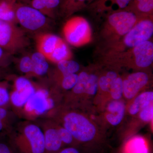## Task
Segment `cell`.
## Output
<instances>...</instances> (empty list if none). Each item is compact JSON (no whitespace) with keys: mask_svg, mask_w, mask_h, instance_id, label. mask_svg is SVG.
I'll return each instance as SVG.
<instances>
[{"mask_svg":"<svg viewBox=\"0 0 153 153\" xmlns=\"http://www.w3.org/2000/svg\"><path fill=\"white\" fill-rule=\"evenodd\" d=\"M43 117L51 119L68 130L79 146L91 147L102 142L93 123L76 109L63 105L55 106Z\"/></svg>","mask_w":153,"mask_h":153,"instance_id":"cell-1","label":"cell"},{"mask_svg":"<svg viewBox=\"0 0 153 153\" xmlns=\"http://www.w3.org/2000/svg\"><path fill=\"white\" fill-rule=\"evenodd\" d=\"M7 137L18 153H46L43 131L33 121L18 122Z\"/></svg>","mask_w":153,"mask_h":153,"instance_id":"cell-2","label":"cell"},{"mask_svg":"<svg viewBox=\"0 0 153 153\" xmlns=\"http://www.w3.org/2000/svg\"><path fill=\"white\" fill-rule=\"evenodd\" d=\"M153 35L152 16H140L131 30L117 42L109 46L107 55L121 53L149 41Z\"/></svg>","mask_w":153,"mask_h":153,"instance_id":"cell-3","label":"cell"},{"mask_svg":"<svg viewBox=\"0 0 153 153\" xmlns=\"http://www.w3.org/2000/svg\"><path fill=\"white\" fill-rule=\"evenodd\" d=\"M140 17L127 9L107 14L102 36L108 45L117 42L128 33L136 24Z\"/></svg>","mask_w":153,"mask_h":153,"instance_id":"cell-4","label":"cell"},{"mask_svg":"<svg viewBox=\"0 0 153 153\" xmlns=\"http://www.w3.org/2000/svg\"><path fill=\"white\" fill-rule=\"evenodd\" d=\"M109 61L118 62L124 65H131L138 68H148L153 62L152 41H146L125 52L107 55Z\"/></svg>","mask_w":153,"mask_h":153,"instance_id":"cell-5","label":"cell"},{"mask_svg":"<svg viewBox=\"0 0 153 153\" xmlns=\"http://www.w3.org/2000/svg\"><path fill=\"white\" fill-rule=\"evenodd\" d=\"M14 8L16 22L25 31L38 34L49 27L48 17L33 7L17 4Z\"/></svg>","mask_w":153,"mask_h":153,"instance_id":"cell-6","label":"cell"},{"mask_svg":"<svg viewBox=\"0 0 153 153\" xmlns=\"http://www.w3.org/2000/svg\"><path fill=\"white\" fill-rule=\"evenodd\" d=\"M25 31L13 22L0 20V47L13 55L30 45Z\"/></svg>","mask_w":153,"mask_h":153,"instance_id":"cell-7","label":"cell"},{"mask_svg":"<svg viewBox=\"0 0 153 153\" xmlns=\"http://www.w3.org/2000/svg\"><path fill=\"white\" fill-rule=\"evenodd\" d=\"M49 91L44 88L36 89L32 96L22 108L25 116L33 121L36 117L44 116L47 111L55 107L53 99L50 97Z\"/></svg>","mask_w":153,"mask_h":153,"instance_id":"cell-8","label":"cell"},{"mask_svg":"<svg viewBox=\"0 0 153 153\" xmlns=\"http://www.w3.org/2000/svg\"><path fill=\"white\" fill-rule=\"evenodd\" d=\"M66 41L74 46H79L86 42L90 36V29L87 21L81 17L71 18L63 28Z\"/></svg>","mask_w":153,"mask_h":153,"instance_id":"cell-9","label":"cell"},{"mask_svg":"<svg viewBox=\"0 0 153 153\" xmlns=\"http://www.w3.org/2000/svg\"><path fill=\"white\" fill-rule=\"evenodd\" d=\"M36 89L35 85L27 77L18 76L15 78L13 90L10 92L11 108L16 109L14 112L16 113L18 109H22L28 100L35 93Z\"/></svg>","mask_w":153,"mask_h":153,"instance_id":"cell-10","label":"cell"},{"mask_svg":"<svg viewBox=\"0 0 153 153\" xmlns=\"http://www.w3.org/2000/svg\"><path fill=\"white\" fill-rule=\"evenodd\" d=\"M36 123L43 131L46 153H57L65 147L60 140L54 120L43 117Z\"/></svg>","mask_w":153,"mask_h":153,"instance_id":"cell-11","label":"cell"},{"mask_svg":"<svg viewBox=\"0 0 153 153\" xmlns=\"http://www.w3.org/2000/svg\"><path fill=\"white\" fill-rule=\"evenodd\" d=\"M149 81V76L144 71H136L129 74L123 79V95L127 99H133Z\"/></svg>","mask_w":153,"mask_h":153,"instance_id":"cell-12","label":"cell"},{"mask_svg":"<svg viewBox=\"0 0 153 153\" xmlns=\"http://www.w3.org/2000/svg\"><path fill=\"white\" fill-rule=\"evenodd\" d=\"M36 40L38 52L43 54L47 60L62 40L54 34L44 32L37 34Z\"/></svg>","mask_w":153,"mask_h":153,"instance_id":"cell-13","label":"cell"},{"mask_svg":"<svg viewBox=\"0 0 153 153\" xmlns=\"http://www.w3.org/2000/svg\"><path fill=\"white\" fill-rule=\"evenodd\" d=\"M132 0H95L92 4L94 10L100 13L107 14L127 8Z\"/></svg>","mask_w":153,"mask_h":153,"instance_id":"cell-14","label":"cell"},{"mask_svg":"<svg viewBox=\"0 0 153 153\" xmlns=\"http://www.w3.org/2000/svg\"><path fill=\"white\" fill-rule=\"evenodd\" d=\"M125 110V105L123 101L121 100H113L107 107L106 120L111 125H118L124 117Z\"/></svg>","mask_w":153,"mask_h":153,"instance_id":"cell-15","label":"cell"},{"mask_svg":"<svg viewBox=\"0 0 153 153\" xmlns=\"http://www.w3.org/2000/svg\"><path fill=\"white\" fill-rule=\"evenodd\" d=\"M18 117L11 108L0 107V137L7 136L18 122Z\"/></svg>","mask_w":153,"mask_h":153,"instance_id":"cell-16","label":"cell"},{"mask_svg":"<svg viewBox=\"0 0 153 153\" xmlns=\"http://www.w3.org/2000/svg\"><path fill=\"white\" fill-rule=\"evenodd\" d=\"M153 101V91L143 92L135 97L132 103L129 107V113L132 115H135L143 108L152 103Z\"/></svg>","mask_w":153,"mask_h":153,"instance_id":"cell-17","label":"cell"},{"mask_svg":"<svg viewBox=\"0 0 153 153\" xmlns=\"http://www.w3.org/2000/svg\"><path fill=\"white\" fill-rule=\"evenodd\" d=\"M33 64L32 76L39 77L49 72V65L47 58L43 54L38 52L31 55Z\"/></svg>","mask_w":153,"mask_h":153,"instance_id":"cell-18","label":"cell"},{"mask_svg":"<svg viewBox=\"0 0 153 153\" xmlns=\"http://www.w3.org/2000/svg\"><path fill=\"white\" fill-rule=\"evenodd\" d=\"M123 153H149V150L144 139L141 137L136 136L126 143Z\"/></svg>","mask_w":153,"mask_h":153,"instance_id":"cell-19","label":"cell"},{"mask_svg":"<svg viewBox=\"0 0 153 153\" xmlns=\"http://www.w3.org/2000/svg\"><path fill=\"white\" fill-rule=\"evenodd\" d=\"M127 9L139 16H152L153 0H132Z\"/></svg>","mask_w":153,"mask_h":153,"instance_id":"cell-20","label":"cell"},{"mask_svg":"<svg viewBox=\"0 0 153 153\" xmlns=\"http://www.w3.org/2000/svg\"><path fill=\"white\" fill-rule=\"evenodd\" d=\"M57 68L50 71L49 74L56 75H66L77 74L80 69V65L74 60H66L57 63Z\"/></svg>","mask_w":153,"mask_h":153,"instance_id":"cell-21","label":"cell"},{"mask_svg":"<svg viewBox=\"0 0 153 153\" xmlns=\"http://www.w3.org/2000/svg\"><path fill=\"white\" fill-rule=\"evenodd\" d=\"M93 0H65L61 5L62 13L69 16L86 7Z\"/></svg>","mask_w":153,"mask_h":153,"instance_id":"cell-22","label":"cell"},{"mask_svg":"<svg viewBox=\"0 0 153 153\" xmlns=\"http://www.w3.org/2000/svg\"><path fill=\"white\" fill-rule=\"evenodd\" d=\"M71 54L68 45L62 40L47 60L52 63H57L63 60L71 59Z\"/></svg>","mask_w":153,"mask_h":153,"instance_id":"cell-23","label":"cell"},{"mask_svg":"<svg viewBox=\"0 0 153 153\" xmlns=\"http://www.w3.org/2000/svg\"><path fill=\"white\" fill-rule=\"evenodd\" d=\"M0 20L16 24L13 2L0 0Z\"/></svg>","mask_w":153,"mask_h":153,"instance_id":"cell-24","label":"cell"},{"mask_svg":"<svg viewBox=\"0 0 153 153\" xmlns=\"http://www.w3.org/2000/svg\"><path fill=\"white\" fill-rule=\"evenodd\" d=\"M118 76L117 72L116 71H110L99 76V90L105 93H109L111 85Z\"/></svg>","mask_w":153,"mask_h":153,"instance_id":"cell-25","label":"cell"},{"mask_svg":"<svg viewBox=\"0 0 153 153\" xmlns=\"http://www.w3.org/2000/svg\"><path fill=\"white\" fill-rule=\"evenodd\" d=\"M57 131L61 141L65 147H78L79 146L74 139V137L68 130L55 122Z\"/></svg>","mask_w":153,"mask_h":153,"instance_id":"cell-26","label":"cell"},{"mask_svg":"<svg viewBox=\"0 0 153 153\" xmlns=\"http://www.w3.org/2000/svg\"><path fill=\"white\" fill-rule=\"evenodd\" d=\"M9 84L7 80H0V107L11 108Z\"/></svg>","mask_w":153,"mask_h":153,"instance_id":"cell-27","label":"cell"},{"mask_svg":"<svg viewBox=\"0 0 153 153\" xmlns=\"http://www.w3.org/2000/svg\"><path fill=\"white\" fill-rule=\"evenodd\" d=\"M99 78L97 74L89 73L84 95L92 97L96 94L98 90Z\"/></svg>","mask_w":153,"mask_h":153,"instance_id":"cell-28","label":"cell"},{"mask_svg":"<svg viewBox=\"0 0 153 153\" xmlns=\"http://www.w3.org/2000/svg\"><path fill=\"white\" fill-rule=\"evenodd\" d=\"M113 100H120L123 95V79L118 76L113 83L109 92Z\"/></svg>","mask_w":153,"mask_h":153,"instance_id":"cell-29","label":"cell"},{"mask_svg":"<svg viewBox=\"0 0 153 153\" xmlns=\"http://www.w3.org/2000/svg\"><path fill=\"white\" fill-rule=\"evenodd\" d=\"M19 70L28 77L32 76L33 64L31 55H27L22 57L19 60L18 64Z\"/></svg>","mask_w":153,"mask_h":153,"instance_id":"cell-30","label":"cell"},{"mask_svg":"<svg viewBox=\"0 0 153 153\" xmlns=\"http://www.w3.org/2000/svg\"><path fill=\"white\" fill-rule=\"evenodd\" d=\"M31 4V7L40 11L46 16L49 18H54V14L52 13L47 9L43 0H32Z\"/></svg>","mask_w":153,"mask_h":153,"instance_id":"cell-31","label":"cell"},{"mask_svg":"<svg viewBox=\"0 0 153 153\" xmlns=\"http://www.w3.org/2000/svg\"><path fill=\"white\" fill-rule=\"evenodd\" d=\"M0 153H18L9 141L7 136L0 137Z\"/></svg>","mask_w":153,"mask_h":153,"instance_id":"cell-32","label":"cell"},{"mask_svg":"<svg viewBox=\"0 0 153 153\" xmlns=\"http://www.w3.org/2000/svg\"><path fill=\"white\" fill-rule=\"evenodd\" d=\"M139 114L140 119L143 121L145 122L152 121L153 118V103L143 108Z\"/></svg>","mask_w":153,"mask_h":153,"instance_id":"cell-33","label":"cell"},{"mask_svg":"<svg viewBox=\"0 0 153 153\" xmlns=\"http://www.w3.org/2000/svg\"><path fill=\"white\" fill-rule=\"evenodd\" d=\"M12 61V55L0 47V68H7Z\"/></svg>","mask_w":153,"mask_h":153,"instance_id":"cell-34","label":"cell"},{"mask_svg":"<svg viewBox=\"0 0 153 153\" xmlns=\"http://www.w3.org/2000/svg\"><path fill=\"white\" fill-rule=\"evenodd\" d=\"M61 0H43L47 9L54 14V10L60 4Z\"/></svg>","mask_w":153,"mask_h":153,"instance_id":"cell-35","label":"cell"},{"mask_svg":"<svg viewBox=\"0 0 153 153\" xmlns=\"http://www.w3.org/2000/svg\"><path fill=\"white\" fill-rule=\"evenodd\" d=\"M57 153H82L78 147H65Z\"/></svg>","mask_w":153,"mask_h":153,"instance_id":"cell-36","label":"cell"},{"mask_svg":"<svg viewBox=\"0 0 153 153\" xmlns=\"http://www.w3.org/2000/svg\"><path fill=\"white\" fill-rule=\"evenodd\" d=\"M7 76L5 68H0V80H3L4 78H7Z\"/></svg>","mask_w":153,"mask_h":153,"instance_id":"cell-37","label":"cell"},{"mask_svg":"<svg viewBox=\"0 0 153 153\" xmlns=\"http://www.w3.org/2000/svg\"><path fill=\"white\" fill-rule=\"evenodd\" d=\"M5 1H8L10 2H13L14 0H5Z\"/></svg>","mask_w":153,"mask_h":153,"instance_id":"cell-38","label":"cell"}]
</instances>
